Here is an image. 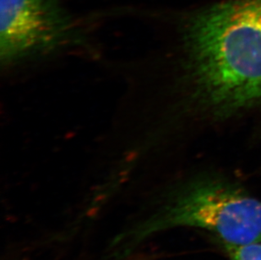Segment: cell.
<instances>
[{"label": "cell", "instance_id": "6da1fadb", "mask_svg": "<svg viewBox=\"0 0 261 260\" xmlns=\"http://www.w3.org/2000/svg\"><path fill=\"white\" fill-rule=\"evenodd\" d=\"M186 42L197 86L222 111L261 103V0H230L190 22Z\"/></svg>", "mask_w": 261, "mask_h": 260}, {"label": "cell", "instance_id": "7a4b0ae2", "mask_svg": "<svg viewBox=\"0 0 261 260\" xmlns=\"http://www.w3.org/2000/svg\"><path fill=\"white\" fill-rule=\"evenodd\" d=\"M175 227L203 229L217 236L224 246L260 243L261 201L227 183H195L139 226L130 238L141 241Z\"/></svg>", "mask_w": 261, "mask_h": 260}, {"label": "cell", "instance_id": "3957f363", "mask_svg": "<svg viewBox=\"0 0 261 260\" xmlns=\"http://www.w3.org/2000/svg\"><path fill=\"white\" fill-rule=\"evenodd\" d=\"M74 42L69 18L56 0H0V60L10 66Z\"/></svg>", "mask_w": 261, "mask_h": 260}, {"label": "cell", "instance_id": "277c9868", "mask_svg": "<svg viewBox=\"0 0 261 260\" xmlns=\"http://www.w3.org/2000/svg\"><path fill=\"white\" fill-rule=\"evenodd\" d=\"M224 247L232 260H261V242L246 245Z\"/></svg>", "mask_w": 261, "mask_h": 260}]
</instances>
